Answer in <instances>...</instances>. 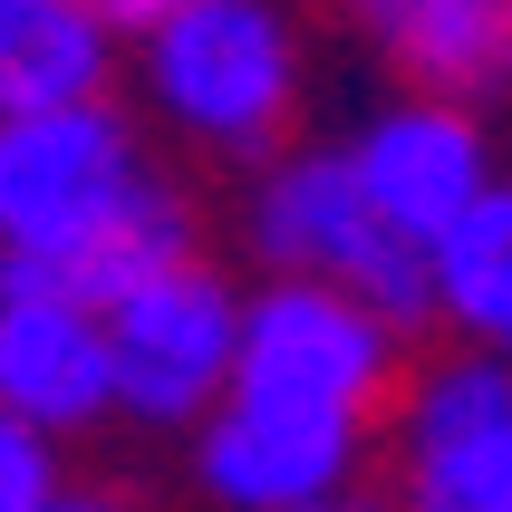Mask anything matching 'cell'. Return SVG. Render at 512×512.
Returning a JSON list of instances; mask_svg holds the SVG:
<instances>
[{
  "label": "cell",
  "instance_id": "1",
  "mask_svg": "<svg viewBox=\"0 0 512 512\" xmlns=\"http://www.w3.org/2000/svg\"><path fill=\"white\" fill-rule=\"evenodd\" d=\"M136 58L155 116L213 155L281 145L290 107H300V39H290L281 0H184L136 39Z\"/></svg>",
  "mask_w": 512,
  "mask_h": 512
},
{
  "label": "cell",
  "instance_id": "2",
  "mask_svg": "<svg viewBox=\"0 0 512 512\" xmlns=\"http://www.w3.org/2000/svg\"><path fill=\"white\" fill-rule=\"evenodd\" d=\"M155 194L136 126L107 97L0 116V252H78Z\"/></svg>",
  "mask_w": 512,
  "mask_h": 512
},
{
  "label": "cell",
  "instance_id": "3",
  "mask_svg": "<svg viewBox=\"0 0 512 512\" xmlns=\"http://www.w3.org/2000/svg\"><path fill=\"white\" fill-rule=\"evenodd\" d=\"M252 252L271 271H310V281L358 290L368 310H387L397 329H416L426 310V242H406L387 213L368 203L348 145H310V155H281L252 194Z\"/></svg>",
  "mask_w": 512,
  "mask_h": 512
},
{
  "label": "cell",
  "instance_id": "4",
  "mask_svg": "<svg viewBox=\"0 0 512 512\" xmlns=\"http://www.w3.org/2000/svg\"><path fill=\"white\" fill-rule=\"evenodd\" d=\"M232 387L281 406H329L377 426V406L397 387V319L368 310L358 290L310 281V271H271L242 300V348H232Z\"/></svg>",
  "mask_w": 512,
  "mask_h": 512
},
{
  "label": "cell",
  "instance_id": "5",
  "mask_svg": "<svg viewBox=\"0 0 512 512\" xmlns=\"http://www.w3.org/2000/svg\"><path fill=\"white\" fill-rule=\"evenodd\" d=\"M242 348V300L213 261H165L126 300H107V368H116V416L126 426H203L213 397L232 387Z\"/></svg>",
  "mask_w": 512,
  "mask_h": 512
},
{
  "label": "cell",
  "instance_id": "6",
  "mask_svg": "<svg viewBox=\"0 0 512 512\" xmlns=\"http://www.w3.org/2000/svg\"><path fill=\"white\" fill-rule=\"evenodd\" d=\"M358 464H368V426L329 416V406H281V397L223 387L213 416L194 426V484L242 512H319L358 484Z\"/></svg>",
  "mask_w": 512,
  "mask_h": 512
},
{
  "label": "cell",
  "instance_id": "7",
  "mask_svg": "<svg viewBox=\"0 0 512 512\" xmlns=\"http://www.w3.org/2000/svg\"><path fill=\"white\" fill-rule=\"evenodd\" d=\"M397 484L426 512H512V358L464 339L406 387Z\"/></svg>",
  "mask_w": 512,
  "mask_h": 512
},
{
  "label": "cell",
  "instance_id": "8",
  "mask_svg": "<svg viewBox=\"0 0 512 512\" xmlns=\"http://www.w3.org/2000/svg\"><path fill=\"white\" fill-rule=\"evenodd\" d=\"M348 165H358L368 203L406 232V242H435V232L493 184L474 97H435V87H416V97H397V107H377L368 126L348 136Z\"/></svg>",
  "mask_w": 512,
  "mask_h": 512
},
{
  "label": "cell",
  "instance_id": "9",
  "mask_svg": "<svg viewBox=\"0 0 512 512\" xmlns=\"http://www.w3.org/2000/svg\"><path fill=\"white\" fill-rule=\"evenodd\" d=\"M0 406L39 416L49 435H87L116 416V368H107V319L87 300L0 281Z\"/></svg>",
  "mask_w": 512,
  "mask_h": 512
},
{
  "label": "cell",
  "instance_id": "10",
  "mask_svg": "<svg viewBox=\"0 0 512 512\" xmlns=\"http://www.w3.org/2000/svg\"><path fill=\"white\" fill-rule=\"evenodd\" d=\"M329 10L435 97H503L512 87V0H329Z\"/></svg>",
  "mask_w": 512,
  "mask_h": 512
},
{
  "label": "cell",
  "instance_id": "11",
  "mask_svg": "<svg viewBox=\"0 0 512 512\" xmlns=\"http://www.w3.org/2000/svg\"><path fill=\"white\" fill-rule=\"evenodd\" d=\"M116 39L87 0H0V116L58 107V97H107Z\"/></svg>",
  "mask_w": 512,
  "mask_h": 512
},
{
  "label": "cell",
  "instance_id": "12",
  "mask_svg": "<svg viewBox=\"0 0 512 512\" xmlns=\"http://www.w3.org/2000/svg\"><path fill=\"white\" fill-rule=\"evenodd\" d=\"M426 310L474 348L512 339V184L503 174L426 242Z\"/></svg>",
  "mask_w": 512,
  "mask_h": 512
},
{
  "label": "cell",
  "instance_id": "13",
  "mask_svg": "<svg viewBox=\"0 0 512 512\" xmlns=\"http://www.w3.org/2000/svg\"><path fill=\"white\" fill-rule=\"evenodd\" d=\"M68 435H49L39 416L0 406V512H58L68 503V464H58Z\"/></svg>",
  "mask_w": 512,
  "mask_h": 512
},
{
  "label": "cell",
  "instance_id": "14",
  "mask_svg": "<svg viewBox=\"0 0 512 512\" xmlns=\"http://www.w3.org/2000/svg\"><path fill=\"white\" fill-rule=\"evenodd\" d=\"M87 10H97V20H107V29H116V39H126V49H136L145 29L165 20V10H184V0H87Z\"/></svg>",
  "mask_w": 512,
  "mask_h": 512
},
{
  "label": "cell",
  "instance_id": "15",
  "mask_svg": "<svg viewBox=\"0 0 512 512\" xmlns=\"http://www.w3.org/2000/svg\"><path fill=\"white\" fill-rule=\"evenodd\" d=\"M503 358H512V339H503Z\"/></svg>",
  "mask_w": 512,
  "mask_h": 512
}]
</instances>
